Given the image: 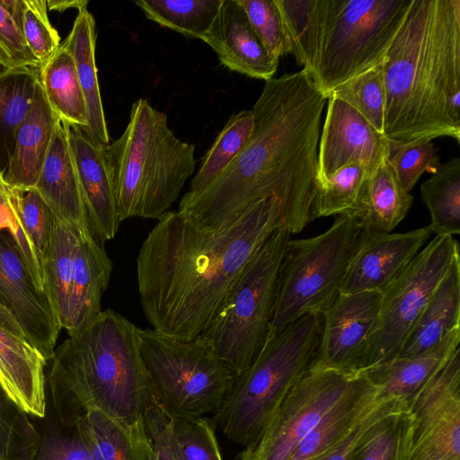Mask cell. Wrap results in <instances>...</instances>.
<instances>
[{"label":"cell","instance_id":"ee69618b","mask_svg":"<svg viewBox=\"0 0 460 460\" xmlns=\"http://www.w3.org/2000/svg\"><path fill=\"white\" fill-rule=\"evenodd\" d=\"M172 438L179 460H223L215 424L207 418L173 420Z\"/></svg>","mask_w":460,"mask_h":460},{"label":"cell","instance_id":"5b68a950","mask_svg":"<svg viewBox=\"0 0 460 460\" xmlns=\"http://www.w3.org/2000/svg\"><path fill=\"white\" fill-rule=\"evenodd\" d=\"M194 152L170 129L164 112L137 100L122 135L103 146L119 221L158 219L168 211L195 172Z\"/></svg>","mask_w":460,"mask_h":460},{"label":"cell","instance_id":"816d5d0a","mask_svg":"<svg viewBox=\"0 0 460 460\" xmlns=\"http://www.w3.org/2000/svg\"><path fill=\"white\" fill-rule=\"evenodd\" d=\"M47 8L53 11L63 12L70 8H76L78 11L86 8L88 1L85 0H48Z\"/></svg>","mask_w":460,"mask_h":460},{"label":"cell","instance_id":"3957f363","mask_svg":"<svg viewBox=\"0 0 460 460\" xmlns=\"http://www.w3.org/2000/svg\"><path fill=\"white\" fill-rule=\"evenodd\" d=\"M381 70L391 145L460 142V0H412Z\"/></svg>","mask_w":460,"mask_h":460},{"label":"cell","instance_id":"1f68e13d","mask_svg":"<svg viewBox=\"0 0 460 460\" xmlns=\"http://www.w3.org/2000/svg\"><path fill=\"white\" fill-rule=\"evenodd\" d=\"M78 234L55 217L52 240L43 268L47 296L60 329L65 330L70 314L74 254Z\"/></svg>","mask_w":460,"mask_h":460},{"label":"cell","instance_id":"7dc6e473","mask_svg":"<svg viewBox=\"0 0 460 460\" xmlns=\"http://www.w3.org/2000/svg\"><path fill=\"white\" fill-rule=\"evenodd\" d=\"M6 229L13 237L32 280L39 291L46 293L44 270L26 236L22 219L14 206L11 187L0 173V230Z\"/></svg>","mask_w":460,"mask_h":460},{"label":"cell","instance_id":"2e32d148","mask_svg":"<svg viewBox=\"0 0 460 460\" xmlns=\"http://www.w3.org/2000/svg\"><path fill=\"white\" fill-rule=\"evenodd\" d=\"M391 143L359 112L329 96L317 155L318 186L341 168L357 163L370 174L387 161Z\"/></svg>","mask_w":460,"mask_h":460},{"label":"cell","instance_id":"ab89813d","mask_svg":"<svg viewBox=\"0 0 460 460\" xmlns=\"http://www.w3.org/2000/svg\"><path fill=\"white\" fill-rule=\"evenodd\" d=\"M381 66L339 86L329 96L350 105L384 135L385 93Z\"/></svg>","mask_w":460,"mask_h":460},{"label":"cell","instance_id":"5bb4252c","mask_svg":"<svg viewBox=\"0 0 460 460\" xmlns=\"http://www.w3.org/2000/svg\"><path fill=\"white\" fill-rule=\"evenodd\" d=\"M414 418L409 460H460V350L408 405Z\"/></svg>","mask_w":460,"mask_h":460},{"label":"cell","instance_id":"7a4b0ae2","mask_svg":"<svg viewBox=\"0 0 460 460\" xmlns=\"http://www.w3.org/2000/svg\"><path fill=\"white\" fill-rule=\"evenodd\" d=\"M282 227L279 201L251 203L217 231L199 227L178 211H166L144 240L137 259L141 305L153 330L191 340L212 321L256 252Z\"/></svg>","mask_w":460,"mask_h":460},{"label":"cell","instance_id":"e0dca14e","mask_svg":"<svg viewBox=\"0 0 460 460\" xmlns=\"http://www.w3.org/2000/svg\"><path fill=\"white\" fill-rule=\"evenodd\" d=\"M432 234L429 225L404 233L362 227L341 293L383 290L418 254Z\"/></svg>","mask_w":460,"mask_h":460},{"label":"cell","instance_id":"e575fe53","mask_svg":"<svg viewBox=\"0 0 460 460\" xmlns=\"http://www.w3.org/2000/svg\"><path fill=\"white\" fill-rule=\"evenodd\" d=\"M254 127L252 110L233 114L203 156L188 191H198L219 177L246 147Z\"/></svg>","mask_w":460,"mask_h":460},{"label":"cell","instance_id":"7bdbcfd3","mask_svg":"<svg viewBox=\"0 0 460 460\" xmlns=\"http://www.w3.org/2000/svg\"><path fill=\"white\" fill-rule=\"evenodd\" d=\"M249 22L267 50L276 60L287 54H292L280 12L275 0H239Z\"/></svg>","mask_w":460,"mask_h":460},{"label":"cell","instance_id":"44dd1931","mask_svg":"<svg viewBox=\"0 0 460 460\" xmlns=\"http://www.w3.org/2000/svg\"><path fill=\"white\" fill-rule=\"evenodd\" d=\"M48 361L26 339L0 325V385L30 417L42 419L48 407Z\"/></svg>","mask_w":460,"mask_h":460},{"label":"cell","instance_id":"60d3db41","mask_svg":"<svg viewBox=\"0 0 460 460\" xmlns=\"http://www.w3.org/2000/svg\"><path fill=\"white\" fill-rule=\"evenodd\" d=\"M41 66L24 38L23 0H0V66L40 69Z\"/></svg>","mask_w":460,"mask_h":460},{"label":"cell","instance_id":"cb8c5ba5","mask_svg":"<svg viewBox=\"0 0 460 460\" xmlns=\"http://www.w3.org/2000/svg\"><path fill=\"white\" fill-rule=\"evenodd\" d=\"M75 426L93 460H154L144 417L124 421L90 410Z\"/></svg>","mask_w":460,"mask_h":460},{"label":"cell","instance_id":"6da1fadb","mask_svg":"<svg viewBox=\"0 0 460 460\" xmlns=\"http://www.w3.org/2000/svg\"><path fill=\"white\" fill-rule=\"evenodd\" d=\"M326 102L305 69L265 81L252 109L255 127L246 147L214 181L187 191L177 211L199 227L217 231L253 201L272 197L280 205L282 228L301 232L313 220Z\"/></svg>","mask_w":460,"mask_h":460},{"label":"cell","instance_id":"d4e9b609","mask_svg":"<svg viewBox=\"0 0 460 460\" xmlns=\"http://www.w3.org/2000/svg\"><path fill=\"white\" fill-rule=\"evenodd\" d=\"M58 118L39 83L33 102L21 123L4 181L15 188H34L47 157Z\"/></svg>","mask_w":460,"mask_h":460},{"label":"cell","instance_id":"d590c367","mask_svg":"<svg viewBox=\"0 0 460 460\" xmlns=\"http://www.w3.org/2000/svg\"><path fill=\"white\" fill-rule=\"evenodd\" d=\"M146 17L187 38L201 40L213 24L223 0H135Z\"/></svg>","mask_w":460,"mask_h":460},{"label":"cell","instance_id":"30bf717a","mask_svg":"<svg viewBox=\"0 0 460 460\" xmlns=\"http://www.w3.org/2000/svg\"><path fill=\"white\" fill-rule=\"evenodd\" d=\"M362 226L337 216L323 233L288 239L280 263L270 334L307 314H322L341 293Z\"/></svg>","mask_w":460,"mask_h":460},{"label":"cell","instance_id":"8992f818","mask_svg":"<svg viewBox=\"0 0 460 460\" xmlns=\"http://www.w3.org/2000/svg\"><path fill=\"white\" fill-rule=\"evenodd\" d=\"M412 0H314L306 70L326 98L379 66Z\"/></svg>","mask_w":460,"mask_h":460},{"label":"cell","instance_id":"836d02e7","mask_svg":"<svg viewBox=\"0 0 460 460\" xmlns=\"http://www.w3.org/2000/svg\"><path fill=\"white\" fill-rule=\"evenodd\" d=\"M422 201L430 215V227L437 236L460 234V158L440 164L420 186Z\"/></svg>","mask_w":460,"mask_h":460},{"label":"cell","instance_id":"4dcf8cb0","mask_svg":"<svg viewBox=\"0 0 460 460\" xmlns=\"http://www.w3.org/2000/svg\"><path fill=\"white\" fill-rule=\"evenodd\" d=\"M39 84V69H0V173L4 177L14 151L18 128Z\"/></svg>","mask_w":460,"mask_h":460},{"label":"cell","instance_id":"9c48e42d","mask_svg":"<svg viewBox=\"0 0 460 460\" xmlns=\"http://www.w3.org/2000/svg\"><path fill=\"white\" fill-rule=\"evenodd\" d=\"M289 238L282 227L268 237L199 335L235 376L251 365L270 334L279 270Z\"/></svg>","mask_w":460,"mask_h":460},{"label":"cell","instance_id":"ffe728a7","mask_svg":"<svg viewBox=\"0 0 460 460\" xmlns=\"http://www.w3.org/2000/svg\"><path fill=\"white\" fill-rule=\"evenodd\" d=\"M34 188L58 220L80 234H93L86 217L66 123L59 119Z\"/></svg>","mask_w":460,"mask_h":460},{"label":"cell","instance_id":"277c9868","mask_svg":"<svg viewBox=\"0 0 460 460\" xmlns=\"http://www.w3.org/2000/svg\"><path fill=\"white\" fill-rule=\"evenodd\" d=\"M137 327L107 309L55 349L46 371L50 410L64 426L90 410L132 421L154 404Z\"/></svg>","mask_w":460,"mask_h":460},{"label":"cell","instance_id":"bcb514c9","mask_svg":"<svg viewBox=\"0 0 460 460\" xmlns=\"http://www.w3.org/2000/svg\"><path fill=\"white\" fill-rule=\"evenodd\" d=\"M23 33L30 50L41 64L59 48L60 39L49 22L46 0H23Z\"/></svg>","mask_w":460,"mask_h":460},{"label":"cell","instance_id":"4316f807","mask_svg":"<svg viewBox=\"0 0 460 460\" xmlns=\"http://www.w3.org/2000/svg\"><path fill=\"white\" fill-rule=\"evenodd\" d=\"M73 56L85 100L88 126L84 129L102 146L110 144L95 62L96 26L86 8L78 11L72 30L63 42Z\"/></svg>","mask_w":460,"mask_h":460},{"label":"cell","instance_id":"52a82bcc","mask_svg":"<svg viewBox=\"0 0 460 460\" xmlns=\"http://www.w3.org/2000/svg\"><path fill=\"white\" fill-rule=\"evenodd\" d=\"M321 314H307L269 334L239 376L212 421L232 442L244 447L261 433L279 404L314 362Z\"/></svg>","mask_w":460,"mask_h":460},{"label":"cell","instance_id":"9a60e30c","mask_svg":"<svg viewBox=\"0 0 460 460\" xmlns=\"http://www.w3.org/2000/svg\"><path fill=\"white\" fill-rule=\"evenodd\" d=\"M0 301L15 317L26 340L49 362L61 329L48 296L36 288L6 229L0 230Z\"/></svg>","mask_w":460,"mask_h":460},{"label":"cell","instance_id":"d6986e66","mask_svg":"<svg viewBox=\"0 0 460 460\" xmlns=\"http://www.w3.org/2000/svg\"><path fill=\"white\" fill-rule=\"evenodd\" d=\"M231 71L252 78H273L279 61L256 36L239 0H223L209 31L201 39Z\"/></svg>","mask_w":460,"mask_h":460},{"label":"cell","instance_id":"681fc988","mask_svg":"<svg viewBox=\"0 0 460 460\" xmlns=\"http://www.w3.org/2000/svg\"><path fill=\"white\" fill-rule=\"evenodd\" d=\"M143 417L152 441L154 460H179L172 438L173 420L155 403Z\"/></svg>","mask_w":460,"mask_h":460},{"label":"cell","instance_id":"f35d334b","mask_svg":"<svg viewBox=\"0 0 460 460\" xmlns=\"http://www.w3.org/2000/svg\"><path fill=\"white\" fill-rule=\"evenodd\" d=\"M10 187L12 198L28 241L35 256L44 268V261L52 240L55 216L35 188Z\"/></svg>","mask_w":460,"mask_h":460},{"label":"cell","instance_id":"4fadbf2b","mask_svg":"<svg viewBox=\"0 0 460 460\" xmlns=\"http://www.w3.org/2000/svg\"><path fill=\"white\" fill-rule=\"evenodd\" d=\"M381 291L341 293L321 314V333L313 365L348 375L370 367L378 330Z\"/></svg>","mask_w":460,"mask_h":460},{"label":"cell","instance_id":"f546056e","mask_svg":"<svg viewBox=\"0 0 460 460\" xmlns=\"http://www.w3.org/2000/svg\"><path fill=\"white\" fill-rule=\"evenodd\" d=\"M39 83L57 117L85 129L87 109L73 56L64 43L39 69Z\"/></svg>","mask_w":460,"mask_h":460},{"label":"cell","instance_id":"c3c4849f","mask_svg":"<svg viewBox=\"0 0 460 460\" xmlns=\"http://www.w3.org/2000/svg\"><path fill=\"white\" fill-rule=\"evenodd\" d=\"M406 402L402 398L381 397L373 408L314 460H352L357 444L378 419Z\"/></svg>","mask_w":460,"mask_h":460},{"label":"cell","instance_id":"ba28073f","mask_svg":"<svg viewBox=\"0 0 460 460\" xmlns=\"http://www.w3.org/2000/svg\"><path fill=\"white\" fill-rule=\"evenodd\" d=\"M139 352L154 403L173 420L214 414L234 374L202 337L177 339L153 329H137Z\"/></svg>","mask_w":460,"mask_h":460},{"label":"cell","instance_id":"8d00e7d4","mask_svg":"<svg viewBox=\"0 0 460 460\" xmlns=\"http://www.w3.org/2000/svg\"><path fill=\"white\" fill-rule=\"evenodd\" d=\"M368 176L359 164L352 163L332 174L317 188L312 217L349 216L357 218L364 183Z\"/></svg>","mask_w":460,"mask_h":460},{"label":"cell","instance_id":"7402d4cb","mask_svg":"<svg viewBox=\"0 0 460 460\" xmlns=\"http://www.w3.org/2000/svg\"><path fill=\"white\" fill-rule=\"evenodd\" d=\"M112 263L104 243L93 234H78L74 254L70 314L66 331L71 336L88 326L102 313Z\"/></svg>","mask_w":460,"mask_h":460},{"label":"cell","instance_id":"f6af8a7d","mask_svg":"<svg viewBox=\"0 0 460 460\" xmlns=\"http://www.w3.org/2000/svg\"><path fill=\"white\" fill-rule=\"evenodd\" d=\"M388 163L401 187L411 192L424 172L435 173L440 166L432 141L391 145Z\"/></svg>","mask_w":460,"mask_h":460},{"label":"cell","instance_id":"f1b7e54d","mask_svg":"<svg viewBox=\"0 0 460 460\" xmlns=\"http://www.w3.org/2000/svg\"><path fill=\"white\" fill-rule=\"evenodd\" d=\"M413 202L387 161L368 174L362 190L357 219L362 227L391 233L406 217Z\"/></svg>","mask_w":460,"mask_h":460},{"label":"cell","instance_id":"8fae6325","mask_svg":"<svg viewBox=\"0 0 460 460\" xmlns=\"http://www.w3.org/2000/svg\"><path fill=\"white\" fill-rule=\"evenodd\" d=\"M457 255L459 245L453 236L436 235L381 290L379 325L372 344L369 367L399 356L405 340Z\"/></svg>","mask_w":460,"mask_h":460},{"label":"cell","instance_id":"d6a6232c","mask_svg":"<svg viewBox=\"0 0 460 460\" xmlns=\"http://www.w3.org/2000/svg\"><path fill=\"white\" fill-rule=\"evenodd\" d=\"M413 424V414L404 402L367 429L352 460H409Z\"/></svg>","mask_w":460,"mask_h":460},{"label":"cell","instance_id":"83f0119b","mask_svg":"<svg viewBox=\"0 0 460 460\" xmlns=\"http://www.w3.org/2000/svg\"><path fill=\"white\" fill-rule=\"evenodd\" d=\"M380 398L376 387L361 375L352 388L297 444L288 460H314L367 414Z\"/></svg>","mask_w":460,"mask_h":460},{"label":"cell","instance_id":"74e56055","mask_svg":"<svg viewBox=\"0 0 460 460\" xmlns=\"http://www.w3.org/2000/svg\"><path fill=\"white\" fill-rule=\"evenodd\" d=\"M39 439V432L30 416L0 385V460H31Z\"/></svg>","mask_w":460,"mask_h":460},{"label":"cell","instance_id":"b9f144b4","mask_svg":"<svg viewBox=\"0 0 460 460\" xmlns=\"http://www.w3.org/2000/svg\"><path fill=\"white\" fill-rule=\"evenodd\" d=\"M38 420L40 439L31 460H93L75 425L61 424L49 406L45 417Z\"/></svg>","mask_w":460,"mask_h":460},{"label":"cell","instance_id":"ac0fdd59","mask_svg":"<svg viewBox=\"0 0 460 460\" xmlns=\"http://www.w3.org/2000/svg\"><path fill=\"white\" fill-rule=\"evenodd\" d=\"M66 127L88 224L95 238L104 243L114 238L121 222L103 146L84 128L66 123Z\"/></svg>","mask_w":460,"mask_h":460},{"label":"cell","instance_id":"f907efd6","mask_svg":"<svg viewBox=\"0 0 460 460\" xmlns=\"http://www.w3.org/2000/svg\"><path fill=\"white\" fill-rule=\"evenodd\" d=\"M0 325L13 333L14 335L24 338V334L15 317L0 301Z\"/></svg>","mask_w":460,"mask_h":460},{"label":"cell","instance_id":"484cf974","mask_svg":"<svg viewBox=\"0 0 460 460\" xmlns=\"http://www.w3.org/2000/svg\"><path fill=\"white\" fill-rule=\"evenodd\" d=\"M460 331V257L457 255L405 340L399 356L425 353Z\"/></svg>","mask_w":460,"mask_h":460},{"label":"cell","instance_id":"603a6c76","mask_svg":"<svg viewBox=\"0 0 460 460\" xmlns=\"http://www.w3.org/2000/svg\"><path fill=\"white\" fill-rule=\"evenodd\" d=\"M459 342L460 331H456L425 353L398 356L369 367L363 375L381 397L402 398L409 405L459 349Z\"/></svg>","mask_w":460,"mask_h":460},{"label":"cell","instance_id":"7c38bea8","mask_svg":"<svg viewBox=\"0 0 460 460\" xmlns=\"http://www.w3.org/2000/svg\"><path fill=\"white\" fill-rule=\"evenodd\" d=\"M353 376L312 365L236 460H288L297 444L352 388Z\"/></svg>","mask_w":460,"mask_h":460}]
</instances>
